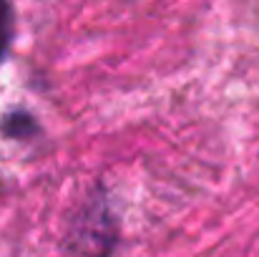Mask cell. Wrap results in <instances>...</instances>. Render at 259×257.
<instances>
[{"label":"cell","instance_id":"2","mask_svg":"<svg viewBox=\"0 0 259 257\" xmlns=\"http://www.w3.org/2000/svg\"><path fill=\"white\" fill-rule=\"evenodd\" d=\"M0 134L10 141H30L40 134V124L28 108H10L0 119Z\"/></svg>","mask_w":259,"mask_h":257},{"label":"cell","instance_id":"3","mask_svg":"<svg viewBox=\"0 0 259 257\" xmlns=\"http://www.w3.org/2000/svg\"><path fill=\"white\" fill-rule=\"evenodd\" d=\"M15 38V5L13 0H0V63L8 58Z\"/></svg>","mask_w":259,"mask_h":257},{"label":"cell","instance_id":"1","mask_svg":"<svg viewBox=\"0 0 259 257\" xmlns=\"http://www.w3.org/2000/svg\"><path fill=\"white\" fill-rule=\"evenodd\" d=\"M121 225L118 214L101 184H96L88 197L73 209L66 235L63 257H111L118 247Z\"/></svg>","mask_w":259,"mask_h":257}]
</instances>
